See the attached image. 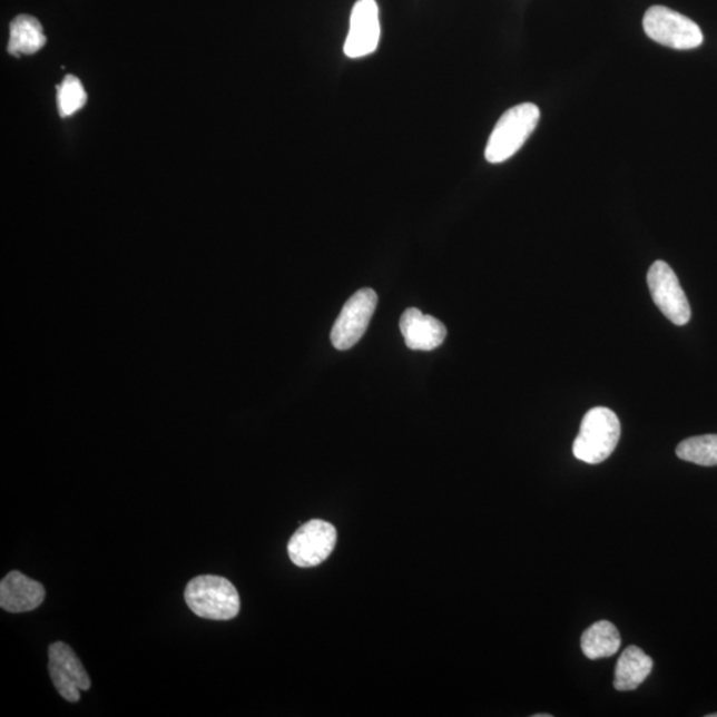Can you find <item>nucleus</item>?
Masks as SVG:
<instances>
[{
	"instance_id": "nucleus-6",
	"label": "nucleus",
	"mask_w": 717,
	"mask_h": 717,
	"mask_svg": "<svg viewBox=\"0 0 717 717\" xmlns=\"http://www.w3.org/2000/svg\"><path fill=\"white\" fill-rule=\"evenodd\" d=\"M647 284L655 305L668 321L685 326L691 320V307L679 284L677 274L664 261L654 262L647 274Z\"/></svg>"
},
{
	"instance_id": "nucleus-16",
	"label": "nucleus",
	"mask_w": 717,
	"mask_h": 717,
	"mask_svg": "<svg viewBox=\"0 0 717 717\" xmlns=\"http://www.w3.org/2000/svg\"><path fill=\"white\" fill-rule=\"evenodd\" d=\"M87 94L81 81L73 75L66 76V79L58 86V107L61 117L72 116L86 106Z\"/></svg>"
},
{
	"instance_id": "nucleus-7",
	"label": "nucleus",
	"mask_w": 717,
	"mask_h": 717,
	"mask_svg": "<svg viewBox=\"0 0 717 717\" xmlns=\"http://www.w3.org/2000/svg\"><path fill=\"white\" fill-rule=\"evenodd\" d=\"M376 306L377 295L374 289H358L351 296L331 331L333 346L341 351L353 348L367 331Z\"/></svg>"
},
{
	"instance_id": "nucleus-15",
	"label": "nucleus",
	"mask_w": 717,
	"mask_h": 717,
	"mask_svg": "<svg viewBox=\"0 0 717 717\" xmlns=\"http://www.w3.org/2000/svg\"><path fill=\"white\" fill-rule=\"evenodd\" d=\"M680 460L701 466L717 465V434H705V436L689 438L677 448Z\"/></svg>"
},
{
	"instance_id": "nucleus-2",
	"label": "nucleus",
	"mask_w": 717,
	"mask_h": 717,
	"mask_svg": "<svg viewBox=\"0 0 717 717\" xmlns=\"http://www.w3.org/2000/svg\"><path fill=\"white\" fill-rule=\"evenodd\" d=\"M185 601L197 617L212 620H230L240 610L236 588L224 577L199 576L186 585Z\"/></svg>"
},
{
	"instance_id": "nucleus-4",
	"label": "nucleus",
	"mask_w": 717,
	"mask_h": 717,
	"mask_svg": "<svg viewBox=\"0 0 717 717\" xmlns=\"http://www.w3.org/2000/svg\"><path fill=\"white\" fill-rule=\"evenodd\" d=\"M646 36L674 50H694L703 45V32L694 20L665 6H652L644 18Z\"/></svg>"
},
{
	"instance_id": "nucleus-1",
	"label": "nucleus",
	"mask_w": 717,
	"mask_h": 717,
	"mask_svg": "<svg viewBox=\"0 0 717 717\" xmlns=\"http://www.w3.org/2000/svg\"><path fill=\"white\" fill-rule=\"evenodd\" d=\"M540 117V108L532 102H523L508 109L489 137L485 149L487 161L501 164L513 157L532 136Z\"/></svg>"
},
{
	"instance_id": "nucleus-8",
	"label": "nucleus",
	"mask_w": 717,
	"mask_h": 717,
	"mask_svg": "<svg viewBox=\"0 0 717 717\" xmlns=\"http://www.w3.org/2000/svg\"><path fill=\"white\" fill-rule=\"evenodd\" d=\"M48 670L55 688L67 701L76 703L81 698V691L91 688L85 666L70 646L63 642L52 644L48 648Z\"/></svg>"
},
{
	"instance_id": "nucleus-10",
	"label": "nucleus",
	"mask_w": 717,
	"mask_h": 717,
	"mask_svg": "<svg viewBox=\"0 0 717 717\" xmlns=\"http://www.w3.org/2000/svg\"><path fill=\"white\" fill-rule=\"evenodd\" d=\"M400 331H402L406 347L415 351L436 350L444 343L446 336L443 323L413 307L405 310L400 318Z\"/></svg>"
},
{
	"instance_id": "nucleus-5",
	"label": "nucleus",
	"mask_w": 717,
	"mask_h": 717,
	"mask_svg": "<svg viewBox=\"0 0 717 717\" xmlns=\"http://www.w3.org/2000/svg\"><path fill=\"white\" fill-rule=\"evenodd\" d=\"M337 533L331 523L312 520L302 526L287 544L289 560L298 568H314L333 553Z\"/></svg>"
},
{
	"instance_id": "nucleus-17",
	"label": "nucleus",
	"mask_w": 717,
	"mask_h": 717,
	"mask_svg": "<svg viewBox=\"0 0 717 717\" xmlns=\"http://www.w3.org/2000/svg\"><path fill=\"white\" fill-rule=\"evenodd\" d=\"M533 717H553V715H551V714H538V715H534Z\"/></svg>"
},
{
	"instance_id": "nucleus-9",
	"label": "nucleus",
	"mask_w": 717,
	"mask_h": 717,
	"mask_svg": "<svg viewBox=\"0 0 717 717\" xmlns=\"http://www.w3.org/2000/svg\"><path fill=\"white\" fill-rule=\"evenodd\" d=\"M381 41V20L375 0H357L351 12L350 31L343 51L351 59L369 57Z\"/></svg>"
},
{
	"instance_id": "nucleus-3",
	"label": "nucleus",
	"mask_w": 717,
	"mask_h": 717,
	"mask_svg": "<svg viewBox=\"0 0 717 717\" xmlns=\"http://www.w3.org/2000/svg\"><path fill=\"white\" fill-rule=\"evenodd\" d=\"M619 438L620 423L616 412L597 406L582 419L573 444L574 456L592 465L603 463L616 451Z\"/></svg>"
},
{
	"instance_id": "nucleus-18",
	"label": "nucleus",
	"mask_w": 717,
	"mask_h": 717,
	"mask_svg": "<svg viewBox=\"0 0 717 717\" xmlns=\"http://www.w3.org/2000/svg\"><path fill=\"white\" fill-rule=\"evenodd\" d=\"M707 717H717V714L708 715Z\"/></svg>"
},
{
	"instance_id": "nucleus-11",
	"label": "nucleus",
	"mask_w": 717,
	"mask_h": 717,
	"mask_svg": "<svg viewBox=\"0 0 717 717\" xmlns=\"http://www.w3.org/2000/svg\"><path fill=\"white\" fill-rule=\"evenodd\" d=\"M46 598L43 585L11 571L0 583V608L9 612H27L39 608Z\"/></svg>"
},
{
	"instance_id": "nucleus-13",
	"label": "nucleus",
	"mask_w": 717,
	"mask_h": 717,
	"mask_svg": "<svg viewBox=\"0 0 717 717\" xmlns=\"http://www.w3.org/2000/svg\"><path fill=\"white\" fill-rule=\"evenodd\" d=\"M47 43L43 27L39 20L31 16H19L10 24V40L7 50L13 57L32 55L41 50Z\"/></svg>"
},
{
	"instance_id": "nucleus-14",
	"label": "nucleus",
	"mask_w": 717,
	"mask_h": 717,
	"mask_svg": "<svg viewBox=\"0 0 717 717\" xmlns=\"http://www.w3.org/2000/svg\"><path fill=\"white\" fill-rule=\"evenodd\" d=\"M620 644L622 640L617 627L608 620H599L590 626L581 639L582 651L591 660L612 657L618 652Z\"/></svg>"
},
{
	"instance_id": "nucleus-12",
	"label": "nucleus",
	"mask_w": 717,
	"mask_h": 717,
	"mask_svg": "<svg viewBox=\"0 0 717 717\" xmlns=\"http://www.w3.org/2000/svg\"><path fill=\"white\" fill-rule=\"evenodd\" d=\"M654 661L637 646H629L620 655L613 677V687L617 691H633L651 674Z\"/></svg>"
}]
</instances>
